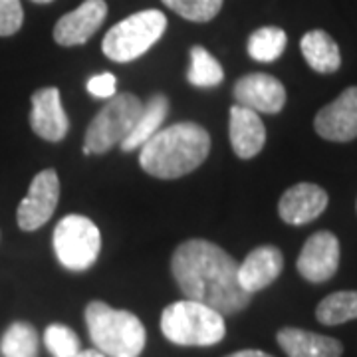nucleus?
I'll use <instances>...</instances> for the list:
<instances>
[{
  "label": "nucleus",
  "instance_id": "1",
  "mask_svg": "<svg viewBox=\"0 0 357 357\" xmlns=\"http://www.w3.org/2000/svg\"><path fill=\"white\" fill-rule=\"evenodd\" d=\"M171 272L187 300L201 302L222 316L243 312L252 300L238 284V262L218 244L203 238L178 244Z\"/></svg>",
  "mask_w": 357,
  "mask_h": 357
},
{
  "label": "nucleus",
  "instance_id": "2",
  "mask_svg": "<svg viewBox=\"0 0 357 357\" xmlns=\"http://www.w3.org/2000/svg\"><path fill=\"white\" fill-rule=\"evenodd\" d=\"M141 169L157 178H178L192 173L211 153L208 131L192 121L159 129L139 147Z\"/></svg>",
  "mask_w": 357,
  "mask_h": 357
},
{
  "label": "nucleus",
  "instance_id": "3",
  "mask_svg": "<svg viewBox=\"0 0 357 357\" xmlns=\"http://www.w3.org/2000/svg\"><path fill=\"white\" fill-rule=\"evenodd\" d=\"M91 344L105 357H139L147 333L141 319L128 310H115L105 302L93 300L86 306Z\"/></svg>",
  "mask_w": 357,
  "mask_h": 357
},
{
  "label": "nucleus",
  "instance_id": "4",
  "mask_svg": "<svg viewBox=\"0 0 357 357\" xmlns=\"http://www.w3.org/2000/svg\"><path fill=\"white\" fill-rule=\"evenodd\" d=\"M161 332L171 344L206 347L227 335L225 316L195 300H181L161 314Z\"/></svg>",
  "mask_w": 357,
  "mask_h": 357
},
{
  "label": "nucleus",
  "instance_id": "5",
  "mask_svg": "<svg viewBox=\"0 0 357 357\" xmlns=\"http://www.w3.org/2000/svg\"><path fill=\"white\" fill-rule=\"evenodd\" d=\"M167 16L161 10H141L123 18L105 34L103 54L119 64H128L141 58L165 34Z\"/></svg>",
  "mask_w": 357,
  "mask_h": 357
},
{
  "label": "nucleus",
  "instance_id": "6",
  "mask_svg": "<svg viewBox=\"0 0 357 357\" xmlns=\"http://www.w3.org/2000/svg\"><path fill=\"white\" fill-rule=\"evenodd\" d=\"M143 109V102L133 93H115L91 119L86 131L84 155H103L131 133Z\"/></svg>",
  "mask_w": 357,
  "mask_h": 357
},
{
  "label": "nucleus",
  "instance_id": "7",
  "mask_svg": "<svg viewBox=\"0 0 357 357\" xmlns=\"http://www.w3.org/2000/svg\"><path fill=\"white\" fill-rule=\"evenodd\" d=\"M52 244L62 266L84 272L96 264L102 252V232L91 218L68 215L56 225Z\"/></svg>",
  "mask_w": 357,
  "mask_h": 357
},
{
  "label": "nucleus",
  "instance_id": "8",
  "mask_svg": "<svg viewBox=\"0 0 357 357\" xmlns=\"http://www.w3.org/2000/svg\"><path fill=\"white\" fill-rule=\"evenodd\" d=\"M60 199V178L54 169H44L32 178L30 189L18 204L16 220L18 227L26 232L44 227L54 215Z\"/></svg>",
  "mask_w": 357,
  "mask_h": 357
},
{
  "label": "nucleus",
  "instance_id": "9",
  "mask_svg": "<svg viewBox=\"0 0 357 357\" xmlns=\"http://www.w3.org/2000/svg\"><path fill=\"white\" fill-rule=\"evenodd\" d=\"M296 268L304 280L321 284L333 278L340 268V241L330 230H318L307 238L296 260Z\"/></svg>",
  "mask_w": 357,
  "mask_h": 357
},
{
  "label": "nucleus",
  "instance_id": "10",
  "mask_svg": "<svg viewBox=\"0 0 357 357\" xmlns=\"http://www.w3.org/2000/svg\"><path fill=\"white\" fill-rule=\"evenodd\" d=\"M314 129L321 139L347 143L357 137V86L345 88L332 103L321 107Z\"/></svg>",
  "mask_w": 357,
  "mask_h": 357
},
{
  "label": "nucleus",
  "instance_id": "11",
  "mask_svg": "<svg viewBox=\"0 0 357 357\" xmlns=\"http://www.w3.org/2000/svg\"><path fill=\"white\" fill-rule=\"evenodd\" d=\"M234 100L256 114H280L286 105V88L278 77L255 72L234 84Z\"/></svg>",
  "mask_w": 357,
  "mask_h": 357
},
{
  "label": "nucleus",
  "instance_id": "12",
  "mask_svg": "<svg viewBox=\"0 0 357 357\" xmlns=\"http://www.w3.org/2000/svg\"><path fill=\"white\" fill-rule=\"evenodd\" d=\"M107 16L105 0H86L76 10L64 14L54 26V40L60 46L86 44L103 24Z\"/></svg>",
  "mask_w": 357,
  "mask_h": 357
},
{
  "label": "nucleus",
  "instance_id": "13",
  "mask_svg": "<svg viewBox=\"0 0 357 357\" xmlns=\"http://www.w3.org/2000/svg\"><path fill=\"white\" fill-rule=\"evenodd\" d=\"M30 128L38 137L50 143H58L68 135L70 121L60 100V89L50 86L32 93Z\"/></svg>",
  "mask_w": 357,
  "mask_h": 357
},
{
  "label": "nucleus",
  "instance_id": "14",
  "mask_svg": "<svg viewBox=\"0 0 357 357\" xmlns=\"http://www.w3.org/2000/svg\"><path fill=\"white\" fill-rule=\"evenodd\" d=\"M328 192L316 183H298L284 192L278 201V215L292 227L307 225L328 208Z\"/></svg>",
  "mask_w": 357,
  "mask_h": 357
},
{
  "label": "nucleus",
  "instance_id": "15",
  "mask_svg": "<svg viewBox=\"0 0 357 357\" xmlns=\"http://www.w3.org/2000/svg\"><path fill=\"white\" fill-rule=\"evenodd\" d=\"M282 270H284V255L280 252V248L264 244L255 248L244 258L243 264H238V284L244 292L252 296L268 288L272 282H276Z\"/></svg>",
  "mask_w": 357,
  "mask_h": 357
},
{
  "label": "nucleus",
  "instance_id": "16",
  "mask_svg": "<svg viewBox=\"0 0 357 357\" xmlns=\"http://www.w3.org/2000/svg\"><path fill=\"white\" fill-rule=\"evenodd\" d=\"M229 133L232 151L241 159L256 157L266 143V128L260 115L238 103L230 107Z\"/></svg>",
  "mask_w": 357,
  "mask_h": 357
},
{
  "label": "nucleus",
  "instance_id": "17",
  "mask_svg": "<svg viewBox=\"0 0 357 357\" xmlns=\"http://www.w3.org/2000/svg\"><path fill=\"white\" fill-rule=\"evenodd\" d=\"M276 340L288 357H342L344 354V345L335 337L300 328H282Z\"/></svg>",
  "mask_w": 357,
  "mask_h": 357
},
{
  "label": "nucleus",
  "instance_id": "18",
  "mask_svg": "<svg viewBox=\"0 0 357 357\" xmlns=\"http://www.w3.org/2000/svg\"><path fill=\"white\" fill-rule=\"evenodd\" d=\"M306 64L318 74H333L342 66V52L337 42L326 30H310L300 40Z\"/></svg>",
  "mask_w": 357,
  "mask_h": 357
},
{
  "label": "nucleus",
  "instance_id": "19",
  "mask_svg": "<svg viewBox=\"0 0 357 357\" xmlns=\"http://www.w3.org/2000/svg\"><path fill=\"white\" fill-rule=\"evenodd\" d=\"M167 114H169V100H167L163 93H155L151 96L147 103H143V109H141L139 117L135 121V126L131 129L126 139L119 143L121 151H135L139 149L141 145L147 139H151L155 133L161 129L163 121H165Z\"/></svg>",
  "mask_w": 357,
  "mask_h": 357
},
{
  "label": "nucleus",
  "instance_id": "20",
  "mask_svg": "<svg viewBox=\"0 0 357 357\" xmlns=\"http://www.w3.org/2000/svg\"><path fill=\"white\" fill-rule=\"evenodd\" d=\"M286 44H288V36L282 28L264 26V28H258L256 32L250 34L246 50H248V56L256 62L270 64V62H276L284 54Z\"/></svg>",
  "mask_w": 357,
  "mask_h": 357
},
{
  "label": "nucleus",
  "instance_id": "21",
  "mask_svg": "<svg viewBox=\"0 0 357 357\" xmlns=\"http://www.w3.org/2000/svg\"><path fill=\"white\" fill-rule=\"evenodd\" d=\"M316 318L324 326H340L357 319V290H342L326 296L316 307Z\"/></svg>",
  "mask_w": 357,
  "mask_h": 357
},
{
  "label": "nucleus",
  "instance_id": "22",
  "mask_svg": "<svg viewBox=\"0 0 357 357\" xmlns=\"http://www.w3.org/2000/svg\"><path fill=\"white\" fill-rule=\"evenodd\" d=\"M187 79L195 88H215L225 79V72L211 52L204 50L203 46H192Z\"/></svg>",
  "mask_w": 357,
  "mask_h": 357
},
{
  "label": "nucleus",
  "instance_id": "23",
  "mask_svg": "<svg viewBox=\"0 0 357 357\" xmlns=\"http://www.w3.org/2000/svg\"><path fill=\"white\" fill-rule=\"evenodd\" d=\"M4 357H38V333L26 321H14L0 340Z\"/></svg>",
  "mask_w": 357,
  "mask_h": 357
},
{
  "label": "nucleus",
  "instance_id": "24",
  "mask_svg": "<svg viewBox=\"0 0 357 357\" xmlns=\"http://www.w3.org/2000/svg\"><path fill=\"white\" fill-rule=\"evenodd\" d=\"M222 2L225 0H163L167 8H171L173 13H177L178 16L191 22L213 20L220 13Z\"/></svg>",
  "mask_w": 357,
  "mask_h": 357
},
{
  "label": "nucleus",
  "instance_id": "25",
  "mask_svg": "<svg viewBox=\"0 0 357 357\" xmlns=\"http://www.w3.org/2000/svg\"><path fill=\"white\" fill-rule=\"evenodd\" d=\"M44 344L54 357H76L82 351L76 332L62 324H50L46 328Z\"/></svg>",
  "mask_w": 357,
  "mask_h": 357
},
{
  "label": "nucleus",
  "instance_id": "26",
  "mask_svg": "<svg viewBox=\"0 0 357 357\" xmlns=\"http://www.w3.org/2000/svg\"><path fill=\"white\" fill-rule=\"evenodd\" d=\"M24 22L20 0H0V36H13Z\"/></svg>",
  "mask_w": 357,
  "mask_h": 357
},
{
  "label": "nucleus",
  "instance_id": "27",
  "mask_svg": "<svg viewBox=\"0 0 357 357\" xmlns=\"http://www.w3.org/2000/svg\"><path fill=\"white\" fill-rule=\"evenodd\" d=\"M88 91L93 98H102V100H109L115 96V88H117V77L112 72H103L98 76H91L86 84Z\"/></svg>",
  "mask_w": 357,
  "mask_h": 357
},
{
  "label": "nucleus",
  "instance_id": "28",
  "mask_svg": "<svg viewBox=\"0 0 357 357\" xmlns=\"http://www.w3.org/2000/svg\"><path fill=\"white\" fill-rule=\"evenodd\" d=\"M227 357H274L266 354V351H260V349H243V351H234Z\"/></svg>",
  "mask_w": 357,
  "mask_h": 357
},
{
  "label": "nucleus",
  "instance_id": "29",
  "mask_svg": "<svg viewBox=\"0 0 357 357\" xmlns=\"http://www.w3.org/2000/svg\"><path fill=\"white\" fill-rule=\"evenodd\" d=\"M76 357H105L102 351H98V349H84V351H79Z\"/></svg>",
  "mask_w": 357,
  "mask_h": 357
},
{
  "label": "nucleus",
  "instance_id": "30",
  "mask_svg": "<svg viewBox=\"0 0 357 357\" xmlns=\"http://www.w3.org/2000/svg\"><path fill=\"white\" fill-rule=\"evenodd\" d=\"M32 2H36V4H50L54 0H32Z\"/></svg>",
  "mask_w": 357,
  "mask_h": 357
},
{
  "label": "nucleus",
  "instance_id": "31",
  "mask_svg": "<svg viewBox=\"0 0 357 357\" xmlns=\"http://www.w3.org/2000/svg\"><path fill=\"white\" fill-rule=\"evenodd\" d=\"M356 208H357V203H356Z\"/></svg>",
  "mask_w": 357,
  "mask_h": 357
}]
</instances>
